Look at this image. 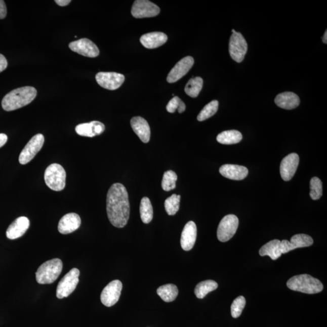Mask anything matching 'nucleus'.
Here are the masks:
<instances>
[{
    "mask_svg": "<svg viewBox=\"0 0 327 327\" xmlns=\"http://www.w3.org/2000/svg\"><path fill=\"white\" fill-rule=\"evenodd\" d=\"M63 269L60 259H53L40 265L36 272V280L40 284H51L58 279Z\"/></svg>",
    "mask_w": 327,
    "mask_h": 327,
    "instance_id": "20e7f679",
    "label": "nucleus"
},
{
    "mask_svg": "<svg viewBox=\"0 0 327 327\" xmlns=\"http://www.w3.org/2000/svg\"><path fill=\"white\" fill-rule=\"evenodd\" d=\"M246 304V299L243 296H240L234 299L232 304L231 306V316L233 318H237L241 314L243 308H244Z\"/></svg>",
    "mask_w": 327,
    "mask_h": 327,
    "instance_id": "f704fd0d",
    "label": "nucleus"
},
{
    "mask_svg": "<svg viewBox=\"0 0 327 327\" xmlns=\"http://www.w3.org/2000/svg\"><path fill=\"white\" fill-rule=\"evenodd\" d=\"M287 286L293 291L307 294H318L323 289V284L319 279L306 274L292 277L288 280Z\"/></svg>",
    "mask_w": 327,
    "mask_h": 327,
    "instance_id": "7ed1b4c3",
    "label": "nucleus"
},
{
    "mask_svg": "<svg viewBox=\"0 0 327 327\" xmlns=\"http://www.w3.org/2000/svg\"><path fill=\"white\" fill-rule=\"evenodd\" d=\"M8 61L2 54H0V73L5 70L8 67Z\"/></svg>",
    "mask_w": 327,
    "mask_h": 327,
    "instance_id": "4c0bfd02",
    "label": "nucleus"
},
{
    "mask_svg": "<svg viewBox=\"0 0 327 327\" xmlns=\"http://www.w3.org/2000/svg\"><path fill=\"white\" fill-rule=\"evenodd\" d=\"M45 143V137L42 134L34 136L24 147L19 156L21 165H26L32 160L42 149Z\"/></svg>",
    "mask_w": 327,
    "mask_h": 327,
    "instance_id": "1a4fd4ad",
    "label": "nucleus"
},
{
    "mask_svg": "<svg viewBox=\"0 0 327 327\" xmlns=\"http://www.w3.org/2000/svg\"><path fill=\"white\" fill-rule=\"evenodd\" d=\"M81 221L79 216L75 213H70L64 216L58 224V229L61 234H67L79 229Z\"/></svg>",
    "mask_w": 327,
    "mask_h": 327,
    "instance_id": "f3484780",
    "label": "nucleus"
},
{
    "mask_svg": "<svg viewBox=\"0 0 327 327\" xmlns=\"http://www.w3.org/2000/svg\"><path fill=\"white\" fill-rule=\"evenodd\" d=\"M322 195V183L321 180L317 177L311 178L310 181V193L311 198L313 200H317L320 198Z\"/></svg>",
    "mask_w": 327,
    "mask_h": 327,
    "instance_id": "72a5a7b5",
    "label": "nucleus"
},
{
    "mask_svg": "<svg viewBox=\"0 0 327 327\" xmlns=\"http://www.w3.org/2000/svg\"><path fill=\"white\" fill-rule=\"evenodd\" d=\"M260 255L261 257L268 256L273 260H277L282 255L280 251V240L274 239L262 246L260 250Z\"/></svg>",
    "mask_w": 327,
    "mask_h": 327,
    "instance_id": "393cba45",
    "label": "nucleus"
},
{
    "mask_svg": "<svg viewBox=\"0 0 327 327\" xmlns=\"http://www.w3.org/2000/svg\"><path fill=\"white\" fill-rule=\"evenodd\" d=\"M277 106L286 110H292L299 106L300 99L291 92H283L277 95L274 100Z\"/></svg>",
    "mask_w": 327,
    "mask_h": 327,
    "instance_id": "5701e85b",
    "label": "nucleus"
},
{
    "mask_svg": "<svg viewBox=\"0 0 327 327\" xmlns=\"http://www.w3.org/2000/svg\"><path fill=\"white\" fill-rule=\"evenodd\" d=\"M217 282L213 280H206L197 283L195 289V294L197 298L203 299L209 293L218 288Z\"/></svg>",
    "mask_w": 327,
    "mask_h": 327,
    "instance_id": "cd10ccee",
    "label": "nucleus"
},
{
    "mask_svg": "<svg viewBox=\"0 0 327 327\" xmlns=\"http://www.w3.org/2000/svg\"><path fill=\"white\" fill-rule=\"evenodd\" d=\"M95 78L101 87L110 91L121 87L125 80L124 75L116 72H99Z\"/></svg>",
    "mask_w": 327,
    "mask_h": 327,
    "instance_id": "f8f14e48",
    "label": "nucleus"
},
{
    "mask_svg": "<svg viewBox=\"0 0 327 327\" xmlns=\"http://www.w3.org/2000/svg\"><path fill=\"white\" fill-rule=\"evenodd\" d=\"M140 215L142 221L144 224H149L152 221L153 217V211L150 200L147 197H144L141 200Z\"/></svg>",
    "mask_w": 327,
    "mask_h": 327,
    "instance_id": "c85d7f7f",
    "label": "nucleus"
},
{
    "mask_svg": "<svg viewBox=\"0 0 327 327\" xmlns=\"http://www.w3.org/2000/svg\"><path fill=\"white\" fill-rule=\"evenodd\" d=\"M55 2L58 5L63 6H63H66L68 5H69L71 2L70 0H56V1Z\"/></svg>",
    "mask_w": 327,
    "mask_h": 327,
    "instance_id": "ea45409f",
    "label": "nucleus"
},
{
    "mask_svg": "<svg viewBox=\"0 0 327 327\" xmlns=\"http://www.w3.org/2000/svg\"><path fill=\"white\" fill-rule=\"evenodd\" d=\"M7 15V8L5 2L0 0V19H4Z\"/></svg>",
    "mask_w": 327,
    "mask_h": 327,
    "instance_id": "e433bc0d",
    "label": "nucleus"
},
{
    "mask_svg": "<svg viewBox=\"0 0 327 327\" xmlns=\"http://www.w3.org/2000/svg\"><path fill=\"white\" fill-rule=\"evenodd\" d=\"M177 287L172 283L159 287L157 290V294L162 300L166 302H171L175 300L178 295Z\"/></svg>",
    "mask_w": 327,
    "mask_h": 327,
    "instance_id": "bb28decb",
    "label": "nucleus"
},
{
    "mask_svg": "<svg viewBox=\"0 0 327 327\" xmlns=\"http://www.w3.org/2000/svg\"><path fill=\"white\" fill-rule=\"evenodd\" d=\"M66 173L62 166L52 164L46 169L45 180L46 185L52 190L60 192L66 186Z\"/></svg>",
    "mask_w": 327,
    "mask_h": 327,
    "instance_id": "39448f33",
    "label": "nucleus"
},
{
    "mask_svg": "<svg viewBox=\"0 0 327 327\" xmlns=\"http://www.w3.org/2000/svg\"><path fill=\"white\" fill-rule=\"evenodd\" d=\"M313 243V239L310 236L305 234H295L292 237L291 241L288 240L280 241V251L282 254H285L296 249L307 248Z\"/></svg>",
    "mask_w": 327,
    "mask_h": 327,
    "instance_id": "4468645a",
    "label": "nucleus"
},
{
    "mask_svg": "<svg viewBox=\"0 0 327 327\" xmlns=\"http://www.w3.org/2000/svg\"><path fill=\"white\" fill-rule=\"evenodd\" d=\"M217 140L218 143L222 144H234L239 143L242 140V135L237 131H227L219 134Z\"/></svg>",
    "mask_w": 327,
    "mask_h": 327,
    "instance_id": "a878e982",
    "label": "nucleus"
},
{
    "mask_svg": "<svg viewBox=\"0 0 327 327\" xmlns=\"http://www.w3.org/2000/svg\"><path fill=\"white\" fill-rule=\"evenodd\" d=\"M194 64L193 57L188 56L183 58L176 64L169 73L167 81L169 83H174L180 80L189 72Z\"/></svg>",
    "mask_w": 327,
    "mask_h": 327,
    "instance_id": "dca6fc26",
    "label": "nucleus"
},
{
    "mask_svg": "<svg viewBox=\"0 0 327 327\" xmlns=\"http://www.w3.org/2000/svg\"><path fill=\"white\" fill-rule=\"evenodd\" d=\"M219 106V102L217 100H214L207 104L200 111L198 116L197 117L199 121H205V120L211 118L217 112Z\"/></svg>",
    "mask_w": 327,
    "mask_h": 327,
    "instance_id": "7c9ffc66",
    "label": "nucleus"
},
{
    "mask_svg": "<svg viewBox=\"0 0 327 327\" xmlns=\"http://www.w3.org/2000/svg\"><path fill=\"white\" fill-rule=\"evenodd\" d=\"M178 177L176 173L172 171H167L163 175L162 188L166 192L174 190L176 187Z\"/></svg>",
    "mask_w": 327,
    "mask_h": 327,
    "instance_id": "473e14b6",
    "label": "nucleus"
},
{
    "mask_svg": "<svg viewBox=\"0 0 327 327\" xmlns=\"http://www.w3.org/2000/svg\"><path fill=\"white\" fill-rule=\"evenodd\" d=\"M79 271L72 268L60 280L57 288V297L58 299L67 298L72 294L79 282Z\"/></svg>",
    "mask_w": 327,
    "mask_h": 327,
    "instance_id": "423d86ee",
    "label": "nucleus"
},
{
    "mask_svg": "<svg viewBox=\"0 0 327 327\" xmlns=\"http://www.w3.org/2000/svg\"><path fill=\"white\" fill-rule=\"evenodd\" d=\"M131 125L134 131L142 142L147 143L150 141V129L146 119L140 116H136L132 118Z\"/></svg>",
    "mask_w": 327,
    "mask_h": 327,
    "instance_id": "4be33fe9",
    "label": "nucleus"
},
{
    "mask_svg": "<svg viewBox=\"0 0 327 327\" xmlns=\"http://www.w3.org/2000/svg\"><path fill=\"white\" fill-rule=\"evenodd\" d=\"M69 48L73 52L86 57L95 58L100 54L96 45L88 38H82L70 43Z\"/></svg>",
    "mask_w": 327,
    "mask_h": 327,
    "instance_id": "ddd939ff",
    "label": "nucleus"
},
{
    "mask_svg": "<svg viewBox=\"0 0 327 327\" xmlns=\"http://www.w3.org/2000/svg\"><path fill=\"white\" fill-rule=\"evenodd\" d=\"M203 86V80L200 77H195L190 79L185 88V92L190 97L196 98L198 96Z\"/></svg>",
    "mask_w": 327,
    "mask_h": 327,
    "instance_id": "c756f323",
    "label": "nucleus"
},
{
    "mask_svg": "<svg viewBox=\"0 0 327 327\" xmlns=\"http://www.w3.org/2000/svg\"><path fill=\"white\" fill-rule=\"evenodd\" d=\"M299 162V156L295 153L289 154L282 159L280 166V174L283 181L292 180L297 171Z\"/></svg>",
    "mask_w": 327,
    "mask_h": 327,
    "instance_id": "2eb2a0df",
    "label": "nucleus"
},
{
    "mask_svg": "<svg viewBox=\"0 0 327 327\" xmlns=\"http://www.w3.org/2000/svg\"><path fill=\"white\" fill-rule=\"evenodd\" d=\"M30 226L29 219L25 217L18 218L8 227L6 236L9 239H16L24 235Z\"/></svg>",
    "mask_w": 327,
    "mask_h": 327,
    "instance_id": "a211bd4d",
    "label": "nucleus"
},
{
    "mask_svg": "<svg viewBox=\"0 0 327 327\" xmlns=\"http://www.w3.org/2000/svg\"><path fill=\"white\" fill-rule=\"evenodd\" d=\"M181 196L174 194L165 200V206L167 214L175 215L180 209Z\"/></svg>",
    "mask_w": 327,
    "mask_h": 327,
    "instance_id": "2f4dec72",
    "label": "nucleus"
},
{
    "mask_svg": "<svg viewBox=\"0 0 327 327\" xmlns=\"http://www.w3.org/2000/svg\"><path fill=\"white\" fill-rule=\"evenodd\" d=\"M197 236V228L193 221H189L185 226L181 234V248L185 251H189L195 245Z\"/></svg>",
    "mask_w": 327,
    "mask_h": 327,
    "instance_id": "6ab92c4d",
    "label": "nucleus"
},
{
    "mask_svg": "<svg viewBox=\"0 0 327 327\" xmlns=\"http://www.w3.org/2000/svg\"><path fill=\"white\" fill-rule=\"evenodd\" d=\"M107 214L110 223L117 228L128 224L130 216V203L127 190L122 184L115 183L108 191Z\"/></svg>",
    "mask_w": 327,
    "mask_h": 327,
    "instance_id": "f257e3e1",
    "label": "nucleus"
},
{
    "mask_svg": "<svg viewBox=\"0 0 327 327\" xmlns=\"http://www.w3.org/2000/svg\"><path fill=\"white\" fill-rule=\"evenodd\" d=\"M220 174L225 178L232 180H242L249 174L248 168L244 166L233 165H225L220 169Z\"/></svg>",
    "mask_w": 327,
    "mask_h": 327,
    "instance_id": "aec40b11",
    "label": "nucleus"
},
{
    "mask_svg": "<svg viewBox=\"0 0 327 327\" xmlns=\"http://www.w3.org/2000/svg\"><path fill=\"white\" fill-rule=\"evenodd\" d=\"M168 41V36L162 32H151L142 36L140 38L141 44L147 49H155Z\"/></svg>",
    "mask_w": 327,
    "mask_h": 327,
    "instance_id": "b1692460",
    "label": "nucleus"
},
{
    "mask_svg": "<svg viewBox=\"0 0 327 327\" xmlns=\"http://www.w3.org/2000/svg\"><path fill=\"white\" fill-rule=\"evenodd\" d=\"M159 12L158 6L147 0H137L132 8V15L136 18L156 17Z\"/></svg>",
    "mask_w": 327,
    "mask_h": 327,
    "instance_id": "9d476101",
    "label": "nucleus"
},
{
    "mask_svg": "<svg viewBox=\"0 0 327 327\" xmlns=\"http://www.w3.org/2000/svg\"><path fill=\"white\" fill-rule=\"evenodd\" d=\"M105 131V126L100 121H92L83 123L76 126L75 131L77 134L86 137H94L100 135Z\"/></svg>",
    "mask_w": 327,
    "mask_h": 327,
    "instance_id": "412c9836",
    "label": "nucleus"
},
{
    "mask_svg": "<svg viewBox=\"0 0 327 327\" xmlns=\"http://www.w3.org/2000/svg\"><path fill=\"white\" fill-rule=\"evenodd\" d=\"M186 104L178 97H175L172 98L169 103L167 105L166 109L169 113H174L178 110L180 113H183L186 110Z\"/></svg>",
    "mask_w": 327,
    "mask_h": 327,
    "instance_id": "c9c22d12",
    "label": "nucleus"
},
{
    "mask_svg": "<svg viewBox=\"0 0 327 327\" xmlns=\"http://www.w3.org/2000/svg\"><path fill=\"white\" fill-rule=\"evenodd\" d=\"M239 220L236 216L228 215L224 217L219 224L217 237L221 242L229 240L236 233L238 228Z\"/></svg>",
    "mask_w": 327,
    "mask_h": 327,
    "instance_id": "0eeeda50",
    "label": "nucleus"
},
{
    "mask_svg": "<svg viewBox=\"0 0 327 327\" xmlns=\"http://www.w3.org/2000/svg\"><path fill=\"white\" fill-rule=\"evenodd\" d=\"M323 43L326 44L327 43V30H326L324 35L323 36Z\"/></svg>",
    "mask_w": 327,
    "mask_h": 327,
    "instance_id": "a19ab883",
    "label": "nucleus"
},
{
    "mask_svg": "<svg viewBox=\"0 0 327 327\" xmlns=\"http://www.w3.org/2000/svg\"><path fill=\"white\" fill-rule=\"evenodd\" d=\"M248 45L242 34L235 32L231 36L229 42L230 57L237 63H241L244 59Z\"/></svg>",
    "mask_w": 327,
    "mask_h": 327,
    "instance_id": "6e6552de",
    "label": "nucleus"
},
{
    "mask_svg": "<svg viewBox=\"0 0 327 327\" xmlns=\"http://www.w3.org/2000/svg\"><path fill=\"white\" fill-rule=\"evenodd\" d=\"M37 91L31 86H26L14 89L3 98V109L8 112L27 106L36 97Z\"/></svg>",
    "mask_w": 327,
    "mask_h": 327,
    "instance_id": "f03ea898",
    "label": "nucleus"
},
{
    "mask_svg": "<svg viewBox=\"0 0 327 327\" xmlns=\"http://www.w3.org/2000/svg\"><path fill=\"white\" fill-rule=\"evenodd\" d=\"M122 289V282L119 280L110 282L103 289L101 294V301L105 306H113L118 301Z\"/></svg>",
    "mask_w": 327,
    "mask_h": 327,
    "instance_id": "9b49d317",
    "label": "nucleus"
},
{
    "mask_svg": "<svg viewBox=\"0 0 327 327\" xmlns=\"http://www.w3.org/2000/svg\"><path fill=\"white\" fill-rule=\"evenodd\" d=\"M8 136L5 134H0V148L7 143Z\"/></svg>",
    "mask_w": 327,
    "mask_h": 327,
    "instance_id": "58836bf2",
    "label": "nucleus"
}]
</instances>
